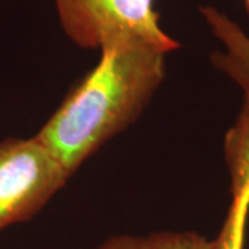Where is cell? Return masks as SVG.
I'll return each instance as SVG.
<instances>
[{"mask_svg":"<svg viewBox=\"0 0 249 249\" xmlns=\"http://www.w3.org/2000/svg\"><path fill=\"white\" fill-rule=\"evenodd\" d=\"M35 134L73 176L91 155L142 115L166 73L160 47L118 39Z\"/></svg>","mask_w":249,"mask_h":249,"instance_id":"cell-1","label":"cell"},{"mask_svg":"<svg viewBox=\"0 0 249 249\" xmlns=\"http://www.w3.org/2000/svg\"><path fill=\"white\" fill-rule=\"evenodd\" d=\"M64 34L80 49L100 50L136 39L172 53L180 47L160 27L157 0H53Z\"/></svg>","mask_w":249,"mask_h":249,"instance_id":"cell-2","label":"cell"},{"mask_svg":"<svg viewBox=\"0 0 249 249\" xmlns=\"http://www.w3.org/2000/svg\"><path fill=\"white\" fill-rule=\"evenodd\" d=\"M70 178L36 136L0 142V232L31 220Z\"/></svg>","mask_w":249,"mask_h":249,"instance_id":"cell-3","label":"cell"},{"mask_svg":"<svg viewBox=\"0 0 249 249\" xmlns=\"http://www.w3.org/2000/svg\"><path fill=\"white\" fill-rule=\"evenodd\" d=\"M199 13L223 49L211 55L216 70L234 80L242 91L249 90V36L227 14L213 6H201Z\"/></svg>","mask_w":249,"mask_h":249,"instance_id":"cell-4","label":"cell"},{"mask_svg":"<svg viewBox=\"0 0 249 249\" xmlns=\"http://www.w3.org/2000/svg\"><path fill=\"white\" fill-rule=\"evenodd\" d=\"M93 249H214V241L196 231H152L119 234L109 237Z\"/></svg>","mask_w":249,"mask_h":249,"instance_id":"cell-5","label":"cell"},{"mask_svg":"<svg viewBox=\"0 0 249 249\" xmlns=\"http://www.w3.org/2000/svg\"><path fill=\"white\" fill-rule=\"evenodd\" d=\"M235 122L224 137V160L230 176V193L249 188V90Z\"/></svg>","mask_w":249,"mask_h":249,"instance_id":"cell-6","label":"cell"},{"mask_svg":"<svg viewBox=\"0 0 249 249\" xmlns=\"http://www.w3.org/2000/svg\"><path fill=\"white\" fill-rule=\"evenodd\" d=\"M249 217V188L231 193V202L222 229L214 238V249H245Z\"/></svg>","mask_w":249,"mask_h":249,"instance_id":"cell-7","label":"cell"},{"mask_svg":"<svg viewBox=\"0 0 249 249\" xmlns=\"http://www.w3.org/2000/svg\"><path fill=\"white\" fill-rule=\"evenodd\" d=\"M244 4H245V10H247V14L249 17V0H244Z\"/></svg>","mask_w":249,"mask_h":249,"instance_id":"cell-8","label":"cell"}]
</instances>
